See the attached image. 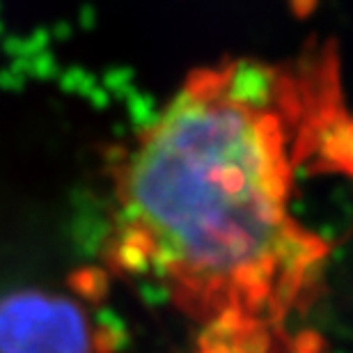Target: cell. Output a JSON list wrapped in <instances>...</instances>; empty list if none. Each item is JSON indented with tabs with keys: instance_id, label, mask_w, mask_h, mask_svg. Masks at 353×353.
I'll return each mask as SVG.
<instances>
[{
	"instance_id": "cell-1",
	"label": "cell",
	"mask_w": 353,
	"mask_h": 353,
	"mask_svg": "<svg viewBox=\"0 0 353 353\" xmlns=\"http://www.w3.org/2000/svg\"><path fill=\"white\" fill-rule=\"evenodd\" d=\"M351 154L333 44L204 65L110 161L108 259L163 289L195 353H314L296 323L330 243L296 190L310 163Z\"/></svg>"
},
{
	"instance_id": "cell-2",
	"label": "cell",
	"mask_w": 353,
	"mask_h": 353,
	"mask_svg": "<svg viewBox=\"0 0 353 353\" xmlns=\"http://www.w3.org/2000/svg\"><path fill=\"white\" fill-rule=\"evenodd\" d=\"M0 353H97L94 323L69 296L7 294L0 299Z\"/></svg>"
}]
</instances>
